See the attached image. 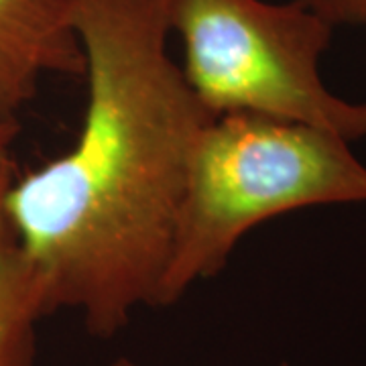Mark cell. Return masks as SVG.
Listing matches in <instances>:
<instances>
[{"label":"cell","mask_w":366,"mask_h":366,"mask_svg":"<svg viewBox=\"0 0 366 366\" xmlns=\"http://www.w3.org/2000/svg\"><path fill=\"white\" fill-rule=\"evenodd\" d=\"M51 74L84 76L74 0H0V122H14Z\"/></svg>","instance_id":"277c9868"},{"label":"cell","mask_w":366,"mask_h":366,"mask_svg":"<svg viewBox=\"0 0 366 366\" xmlns=\"http://www.w3.org/2000/svg\"><path fill=\"white\" fill-rule=\"evenodd\" d=\"M112 366H139V365H134L132 360H127V358H120V360H117ZM281 366H287V365H281Z\"/></svg>","instance_id":"ba28073f"},{"label":"cell","mask_w":366,"mask_h":366,"mask_svg":"<svg viewBox=\"0 0 366 366\" xmlns=\"http://www.w3.org/2000/svg\"><path fill=\"white\" fill-rule=\"evenodd\" d=\"M340 134L257 117H214L199 134L161 287V307L218 274L259 224L315 206L365 204L366 165Z\"/></svg>","instance_id":"7a4b0ae2"},{"label":"cell","mask_w":366,"mask_h":366,"mask_svg":"<svg viewBox=\"0 0 366 366\" xmlns=\"http://www.w3.org/2000/svg\"><path fill=\"white\" fill-rule=\"evenodd\" d=\"M332 29L348 26L366 33V0H297Z\"/></svg>","instance_id":"8992f818"},{"label":"cell","mask_w":366,"mask_h":366,"mask_svg":"<svg viewBox=\"0 0 366 366\" xmlns=\"http://www.w3.org/2000/svg\"><path fill=\"white\" fill-rule=\"evenodd\" d=\"M167 19L183 78L212 117L257 114L366 139V102L344 100L322 79L336 29L301 2L167 0Z\"/></svg>","instance_id":"3957f363"},{"label":"cell","mask_w":366,"mask_h":366,"mask_svg":"<svg viewBox=\"0 0 366 366\" xmlns=\"http://www.w3.org/2000/svg\"><path fill=\"white\" fill-rule=\"evenodd\" d=\"M14 175L11 144L0 147V366H35L37 324L47 314L6 214Z\"/></svg>","instance_id":"5b68a950"},{"label":"cell","mask_w":366,"mask_h":366,"mask_svg":"<svg viewBox=\"0 0 366 366\" xmlns=\"http://www.w3.org/2000/svg\"><path fill=\"white\" fill-rule=\"evenodd\" d=\"M88 102L74 147L16 177L6 214L45 314L110 338L161 307L192 159L212 114L171 57L167 0H74Z\"/></svg>","instance_id":"6da1fadb"},{"label":"cell","mask_w":366,"mask_h":366,"mask_svg":"<svg viewBox=\"0 0 366 366\" xmlns=\"http://www.w3.org/2000/svg\"><path fill=\"white\" fill-rule=\"evenodd\" d=\"M19 134V124L14 122H0V147L13 144L14 139Z\"/></svg>","instance_id":"52a82bcc"}]
</instances>
